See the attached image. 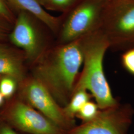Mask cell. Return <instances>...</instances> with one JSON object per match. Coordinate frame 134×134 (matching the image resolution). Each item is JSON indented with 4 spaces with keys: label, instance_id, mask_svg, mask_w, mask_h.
<instances>
[{
    "label": "cell",
    "instance_id": "cell-1",
    "mask_svg": "<svg viewBox=\"0 0 134 134\" xmlns=\"http://www.w3.org/2000/svg\"><path fill=\"white\" fill-rule=\"evenodd\" d=\"M83 61L82 38L55 44L33 64L34 77L49 91L60 105L68 103Z\"/></svg>",
    "mask_w": 134,
    "mask_h": 134
},
{
    "label": "cell",
    "instance_id": "cell-2",
    "mask_svg": "<svg viewBox=\"0 0 134 134\" xmlns=\"http://www.w3.org/2000/svg\"><path fill=\"white\" fill-rule=\"evenodd\" d=\"M83 67L73 92L80 89L90 92L100 109L115 105L119 102L114 97L106 77L103 61L110 43L100 29L82 37Z\"/></svg>",
    "mask_w": 134,
    "mask_h": 134
},
{
    "label": "cell",
    "instance_id": "cell-3",
    "mask_svg": "<svg viewBox=\"0 0 134 134\" xmlns=\"http://www.w3.org/2000/svg\"><path fill=\"white\" fill-rule=\"evenodd\" d=\"M55 35L42 20L26 12L18 13L8 42L21 49L27 61L36 62L54 44L52 39Z\"/></svg>",
    "mask_w": 134,
    "mask_h": 134
},
{
    "label": "cell",
    "instance_id": "cell-4",
    "mask_svg": "<svg viewBox=\"0 0 134 134\" xmlns=\"http://www.w3.org/2000/svg\"><path fill=\"white\" fill-rule=\"evenodd\" d=\"M99 29L110 48H134V0H110L104 6Z\"/></svg>",
    "mask_w": 134,
    "mask_h": 134
},
{
    "label": "cell",
    "instance_id": "cell-5",
    "mask_svg": "<svg viewBox=\"0 0 134 134\" xmlns=\"http://www.w3.org/2000/svg\"><path fill=\"white\" fill-rule=\"evenodd\" d=\"M105 4L98 0H81L68 12L61 14L56 36L57 43L71 42L99 29Z\"/></svg>",
    "mask_w": 134,
    "mask_h": 134
},
{
    "label": "cell",
    "instance_id": "cell-6",
    "mask_svg": "<svg viewBox=\"0 0 134 134\" xmlns=\"http://www.w3.org/2000/svg\"><path fill=\"white\" fill-rule=\"evenodd\" d=\"M1 107L0 118L16 132L26 134H66L37 110L14 96L7 99Z\"/></svg>",
    "mask_w": 134,
    "mask_h": 134
},
{
    "label": "cell",
    "instance_id": "cell-7",
    "mask_svg": "<svg viewBox=\"0 0 134 134\" xmlns=\"http://www.w3.org/2000/svg\"><path fill=\"white\" fill-rule=\"evenodd\" d=\"M19 96L24 101L67 133L76 126L49 91L34 77L24 79L19 86Z\"/></svg>",
    "mask_w": 134,
    "mask_h": 134
},
{
    "label": "cell",
    "instance_id": "cell-8",
    "mask_svg": "<svg viewBox=\"0 0 134 134\" xmlns=\"http://www.w3.org/2000/svg\"><path fill=\"white\" fill-rule=\"evenodd\" d=\"M134 109L130 104H121L100 109L92 120L76 126L66 134H128Z\"/></svg>",
    "mask_w": 134,
    "mask_h": 134
},
{
    "label": "cell",
    "instance_id": "cell-9",
    "mask_svg": "<svg viewBox=\"0 0 134 134\" xmlns=\"http://www.w3.org/2000/svg\"><path fill=\"white\" fill-rule=\"evenodd\" d=\"M25 62L26 58L21 49L8 41L0 42V75L12 77L19 85L25 79Z\"/></svg>",
    "mask_w": 134,
    "mask_h": 134
},
{
    "label": "cell",
    "instance_id": "cell-10",
    "mask_svg": "<svg viewBox=\"0 0 134 134\" xmlns=\"http://www.w3.org/2000/svg\"><path fill=\"white\" fill-rule=\"evenodd\" d=\"M15 14L24 11L34 14L46 24L56 36L62 19L61 15L53 16L44 9L37 0H6Z\"/></svg>",
    "mask_w": 134,
    "mask_h": 134
},
{
    "label": "cell",
    "instance_id": "cell-11",
    "mask_svg": "<svg viewBox=\"0 0 134 134\" xmlns=\"http://www.w3.org/2000/svg\"><path fill=\"white\" fill-rule=\"evenodd\" d=\"M91 94L86 90L74 91L68 103L63 108L65 113L69 118L75 119L77 112L86 103L91 100Z\"/></svg>",
    "mask_w": 134,
    "mask_h": 134
},
{
    "label": "cell",
    "instance_id": "cell-12",
    "mask_svg": "<svg viewBox=\"0 0 134 134\" xmlns=\"http://www.w3.org/2000/svg\"><path fill=\"white\" fill-rule=\"evenodd\" d=\"M81 0H47L43 6L47 10L65 14L72 9Z\"/></svg>",
    "mask_w": 134,
    "mask_h": 134
},
{
    "label": "cell",
    "instance_id": "cell-13",
    "mask_svg": "<svg viewBox=\"0 0 134 134\" xmlns=\"http://www.w3.org/2000/svg\"><path fill=\"white\" fill-rule=\"evenodd\" d=\"M19 83L12 77L0 75V93L5 99H8L14 96L19 87Z\"/></svg>",
    "mask_w": 134,
    "mask_h": 134
},
{
    "label": "cell",
    "instance_id": "cell-14",
    "mask_svg": "<svg viewBox=\"0 0 134 134\" xmlns=\"http://www.w3.org/2000/svg\"><path fill=\"white\" fill-rule=\"evenodd\" d=\"M99 108L96 102L90 100L86 103L77 112L76 117L86 123L93 119L99 111Z\"/></svg>",
    "mask_w": 134,
    "mask_h": 134
},
{
    "label": "cell",
    "instance_id": "cell-15",
    "mask_svg": "<svg viewBox=\"0 0 134 134\" xmlns=\"http://www.w3.org/2000/svg\"><path fill=\"white\" fill-rule=\"evenodd\" d=\"M121 63L125 70L134 76V48L126 50L122 54Z\"/></svg>",
    "mask_w": 134,
    "mask_h": 134
},
{
    "label": "cell",
    "instance_id": "cell-16",
    "mask_svg": "<svg viewBox=\"0 0 134 134\" xmlns=\"http://www.w3.org/2000/svg\"><path fill=\"white\" fill-rule=\"evenodd\" d=\"M13 24L0 15V42L8 41V37Z\"/></svg>",
    "mask_w": 134,
    "mask_h": 134
},
{
    "label": "cell",
    "instance_id": "cell-17",
    "mask_svg": "<svg viewBox=\"0 0 134 134\" xmlns=\"http://www.w3.org/2000/svg\"><path fill=\"white\" fill-rule=\"evenodd\" d=\"M0 15L14 25L16 14L11 9L6 0H0Z\"/></svg>",
    "mask_w": 134,
    "mask_h": 134
},
{
    "label": "cell",
    "instance_id": "cell-18",
    "mask_svg": "<svg viewBox=\"0 0 134 134\" xmlns=\"http://www.w3.org/2000/svg\"><path fill=\"white\" fill-rule=\"evenodd\" d=\"M0 134H18L10 125L0 118Z\"/></svg>",
    "mask_w": 134,
    "mask_h": 134
},
{
    "label": "cell",
    "instance_id": "cell-19",
    "mask_svg": "<svg viewBox=\"0 0 134 134\" xmlns=\"http://www.w3.org/2000/svg\"><path fill=\"white\" fill-rule=\"evenodd\" d=\"M5 102V98L2 94L0 93V107H2Z\"/></svg>",
    "mask_w": 134,
    "mask_h": 134
},
{
    "label": "cell",
    "instance_id": "cell-20",
    "mask_svg": "<svg viewBox=\"0 0 134 134\" xmlns=\"http://www.w3.org/2000/svg\"><path fill=\"white\" fill-rule=\"evenodd\" d=\"M37 1H38L39 4L43 7V6L45 4V3H46L47 0H37Z\"/></svg>",
    "mask_w": 134,
    "mask_h": 134
},
{
    "label": "cell",
    "instance_id": "cell-21",
    "mask_svg": "<svg viewBox=\"0 0 134 134\" xmlns=\"http://www.w3.org/2000/svg\"><path fill=\"white\" fill-rule=\"evenodd\" d=\"M98 1H101V2H104V3H106L107 2H108L110 0H98Z\"/></svg>",
    "mask_w": 134,
    "mask_h": 134
}]
</instances>
